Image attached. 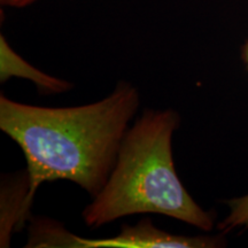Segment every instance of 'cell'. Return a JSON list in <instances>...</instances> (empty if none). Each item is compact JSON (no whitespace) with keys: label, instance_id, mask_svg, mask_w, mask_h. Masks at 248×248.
I'll list each match as a JSON object with an SVG mask.
<instances>
[{"label":"cell","instance_id":"obj_1","mask_svg":"<svg viewBox=\"0 0 248 248\" xmlns=\"http://www.w3.org/2000/svg\"><path fill=\"white\" fill-rule=\"evenodd\" d=\"M138 108L137 89L126 82L102 100L75 107L32 106L1 95L0 129L27 161V214L46 182L70 181L95 197L115 166Z\"/></svg>","mask_w":248,"mask_h":248},{"label":"cell","instance_id":"obj_2","mask_svg":"<svg viewBox=\"0 0 248 248\" xmlns=\"http://www.w3.org/2000/svg\"><path fill=\"white\" fill-rule=\"evenodd\" d=\"M178 126V114L164 109L145 111L129 128L106 184L83 212L86 225L95 229L124 216L160 214L213 230V216L195 202L176 172L172 136Z\"/></svg>","mask_w":248,"mask_h":248},{"label":"cell","instance_id":"obj_3","mask_svg":"<svg viewBox=\"0 0 248 248\" xmlns=\"http://www.w3.org/2000/svg\"><path fill=\"white\" fill-rule=\"evenodd\" d=\"M225 245L223 235L172 234L155 228L151 219H141L137 225H125L119 235L88 239L70 233L52 221L38 219L31 226L27 247L69 248H216Z\"/></svg>","mask_w":248,"mask_h":248},{"label":"cell","instance_id":"obj_4","mask_svg":"<svg viewBox=\"0 0 248 248\" xmlns=\"http://www.w3.org/2000/svg\"><path fill=\"white\" fill-rule=\"evenodd\" d=\"M12 77L29 79L38 86L40 90L51 93L66 92L71 89L70 83L49 76L32 67L30 63L21 58L4 36H0V80L6 82Z\"/></svg>","mask_w":248,"mask_h":248},{"label":"cell","instance_id":"obj_5","mask_svg":"<svg viewBox=\"0 0 248 248\" xmlns=\"http://www.w3.org/2000/svg\"><path fill=\"white\" fill-rule=\"evenodd\" d=\"M229 214L218 224V229L228 232L238 228L248 229V193L226 201Z\"/></svg>","mask_w":248,"mask_h":248},{"label":"cell","instance_id":"obj_6","mask_svg":"<svg viewBox=\"0 0 248 248\" xmlns=\"http://www.w3.org/2000/svg\"><path fill=\"white\" fill-rule=\"evenodd\" d=\"M2 5L8 6V7H15V8H22L27 7V6L36 4L37 1L40 0H0Z\"/></svg>","mask_w":248,"mask_h":248},{"label":"cell","instance_id":"obj_7","mask_svg":"<svg viewBox=\"0 0 248 248\" xmlns=\"http://www.w3.org/2000/svg\"><path fill=\"white\" fill-rule=\"evenodd\" d=\"M243 59H244L245 64H246V67H247V69H248V40L246 42V44L244 45V48H243Z\"/></svg>","mask_w":248,"mask_h":248}]
</instances>
